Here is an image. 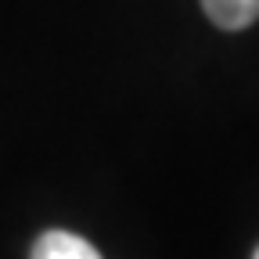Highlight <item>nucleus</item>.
<instances>
[{"label":"nucleus","mask_w":259,"mask_h":259,"mask_svg":"<svg viewBox=\"0 0 259 259\" xmlns=\"http://www.w3.org/2000/svg\"><path fill=\"white\" fill-rule=\"evenodd\" d=\"M205 15L220 29H248L259 18V0H202Z\"/></svg>","instance_id":"2"},{"label":"nucleus","mask_w":259,"mask_h":259,"mask_svg":"<svg viewBox=\"0 0 259 259\" xmlns=\"http://www.w3.org/2000/svg\"><path fill=\"white\" fill-rule=\"evenodd\" d=\"M252 259H259V248H255V255H252Z\"/></svg>","instance_id":"3"},{"label":"nucleus","mask_w":259,"mask_h":259,"mask_svg":"<svg viewBox=\"0 0 259 259\" xmlns=\"http://www.w3.org/2000/svg\"><path fill=\"white\" fill-rule=\"evenodd\" d=\"M32 259H101V252L79 234L47 231V234L36 238V245H32Z\"/></svg>","instance_id":"1"}]
</instances>
